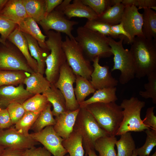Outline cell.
<instances>
[{
    "instance_id": "6da1fadb",
    "label": "cell",
    "mask_w": 156,
    "mask_h": 156,
    "mask_svg": "<svg viewBox=\"0 0 156 156\" xmlns=\"http://www.w3.org/2000/svg\"><path fill=\"white\" fill-rule=\"evenodd\" d=\"M129 50L133 58L135 77L140 79L156 71V41L136 36Z\"/></svg>"
},
{
    "instance_id": "7a4b0ae2",
    "label": "cell",
    "mask_w": 156,
    "mask_h": 156,
    "mask_svg": "<svg viewBox=\"0 0 156 156\" xmlns=\"http://www.w3.org/2000/svg\"><path fill=\"white\" fill-rule=\"evenodd\" d=\"M75 39L90 62L97 57L99 59L109 57L113 55L108 37L84 26L77 28Z\"/></svg>"
},
{
    "instance_id": "3957f363",
    "label": "cell",
    "mask_w": 156,
    "mask_h": 156,
    "mask_svg": "<svg viewBox=\"0 0 156 156\" xmlns=\"http://www.w3.org/2000/svg\"><path fill=\"white\" fill-rule=\"evenodd\" d=\"M85 107L108 135L116 136L123 118V110L120 105L116 102L97 103L88 105Z\"/></svg>"
},
{
    "instance_id": "277c9868",
    "label": "cell",
    "mask_w": 156,
    "mask_h": 156,
    "mask_svg": "<svg viewBox=\"0 0 156 156\" xmlns=\"http://www.w3.org/2000/svg\"><path fill=\"white\" fill-rule=\"evenodd\" d=\"M46 35L47 38L45 43L50 52L45 60L44 73L47 80L51 83H54L58 78L61 66L66 60L62 47L61 33L51 30Z\"/></svg>"
},
{
    "instance_id": "5b68a950",
    "label": "cell",
    "mask_w": 156,
    "mask_h": 156,
    "mask_svg": "<svg viewBox=\"0 0 156 156\" xmlns=\"http://www.w3.org/2000/svg\"><path fill=\"white\" fill-rule=\"evenodd\" d=\"M73 130L78 131L81 136L85 156H88L90 150H94V144L98 139L108 135L85 107L80 108Z\"/></svg>"
},
{
    "instance_id": "8992f818",
    "label": "cell",
    "mask_w": 156,
    "mask_h": 156,
    "mask_svg": "<svg viewBox=\"0 0 156 156\" xmlns=\"http://www.w3.org/2000/svg\"><path fill=\"white\" fill-rule=\"evenodd\" d=\"M108 38L109 44L114 55V65L111 71L119 70L120 82L122 84H126L135 77V68L132 55L130 51L123 47L124 36L121 37L118 41L108 36Z\"/></svg>"
},
{
    "instance_id": "52a82bcc",
    "label": "cell",
    "mask_w": 156,
    "mask_h": 156,
    "mask_svg": "<svg viewBox=\"0 0 156 156\" xmlns=\"http://www.w3.org/2000/svg\"><path fill=\"white\" fill-rule=\"evenodd\" d=\"M145 102L132 97L123 99L120 106L123 110V118L116 135L130 132H142L150 129L143 123L141 118V110Z\"/></svg>"
},
{
    "instance_id": "ba28073f",
    "label": "cell",
    "mask_w": 156,
    "mask_h": 156,
    "mask_svg": "<svg viewBox=\"0 0 156 156\" xmlns=\"http://www.w3.org/2000/svg\"><path fill=\"white\" fill-rule=\"evenodd\" d=\"M62 47L66 62L74 74L90 81L93 68L75 39L66 36L65 40L63 41Z\"/></svg>"
},
{
    "instance_id": "9c48e42d",
    "label": "cell",
    "mask_w": 156,
    "mask_h": 156,
    "mask_svg": "<svg viewBox=\"0 0 156 156\" xmlns=\"http://www.w3.org/2000/svg\"><path fill=\"white\" fill-rule=\"evenodd\" d=\"M21 52L7 40L5 44H0V70L21 71L31 74L34 72L29 67Z\"/></svg>"
},
{
    "instance_id": "30bf717a",
    "label": "cell",
    "mask_w": 156,
    "mask_h": 156,
    "mask_svg": "<svg viewBox=\"0 0 156 156\" xmlns=\"http://www.w3.org/2000/svg\"><path fill=\"white\" fill-rule=\"evenodd\" d=\"M75 79L76 75L66 62L61 66L58 78L53 83L64 96L67 111H75L80 108L73 88Z\"/></svg>"
},
{
    "instance_id": "8fae6325",
    "label": "cell",
    "mask_w": 156,
    "mask_h": 156,
    "mask_svg": "<svg viewBox=\"0 0 156 156\" xmlns=\"http://www.w3.org/2000/svg\"><path fill=\"white\" fill-rule=\"evenodd\" d=\"M78 23V21L68 19L64 14L63 11L57 7L38 23L46 34L49 31L54 30L65 34L70 39H75L72 31L73 27Z\"/></svg>"
},
{
    "instance_id": "7c38bea8",
    "label": "cell",
    "mask_w": 156,
    "mask_h": 156,
    "mask_svg": "<svg viewBox=\"0 0 156 156\" xmlns=\"http://www.w3.org/2000/svg\"><path fill=\"white\" fill-rule=\"evenodd\" d=\"M29 136L42 144L53 156H64L68 153L62 145L64 139L57 133L53 126H47L38 132L29 134Z\"/></svg>"
},
{
    "instance_id": "4fadbf2b",
    "label": "cell",
    "mask_w": 156,
    "mask_h": 156,
    "mask_svg": "<svg viewBox=\"0 0 156 156\" xmlns=\"http://www.w3.org/2000/svg\"><path fill=\"white\" fill-rule=\"evenodd\" d=\"M36 142L29 136L18 132L15 128L0 129V145L5 148L25 150L35 146Z\"/></svg>"
},
{
    "instance_id": "5bb4252c",
    "label": "cell",
    "mask_w": 156,
    "mask_h": 156,
    "mask_svg": "<svg viewBox=\"0 0 156 156\" xmlns=\"http://www.w3.org/2000/svg\"><path fill=\"white\" fill-rule=\"evenodd\" d=\"M138 10L133 5L125 6L120 22L129 35L131 43L135 37L144 36L142 14L139 12Z\"/></svg>"
},
{
    "instance_id": "9a60e30c",
    "label": "cell",
    "mask_w": 156,
    "mask_h": 156,
    "mask_svg": "<svg viewBox=\"0 0 156 156\" xmlns=\"http://www.w3.org/2000/svg\"><path fill=\"white\" fill-rule=\"evenodd\" d=\"M99 59L97 57L92 61L93 70L91 75V83L96 90L116 87L118 81L112 77L109 66L99 64Z\"/></svg>"
},
{
    "instance_id": "2e32d148",
    "label": "cell",
    "mask_w": 156,
    "mask_h": 156,
    "mask_svg": "<svg viewBox=\"0 0 156 156\" xmlns=\"http://www.w3.org/2000/svg\"><path fill=\"white\" fill-rule=\"evenodd\" d=\"M34 95L27 91L22 84L17 87L12 85L0 87V103L3 106L7 107L12 103L23 104Z\"/></svg>"
},
{
    "instance_id": "e0dca14e",
    "label": "cell",
    "mask_w": 156,
    "mask_h": 156,
    "mask_svg": "<svg viewBox=\"0 0 156 156\" xmlns=\"http://www.w3.org/2000/svg\"><path fill=\"white\" fill-rule=\"evenodd\" d=\"M80 108L73 111H66L55 117L53 126L57 133L64 140L68 138L73 132Z\"/></svg>"
},
{
    "instance_id": "ac0fdd59",
    "label": "cell",
    "mask_w": 156,
    "mask_h": 156,
    "mask_svg": "<svg viewBox=\"0 0 156 156\" xmlns=\"http://www.w3.org/2000/svg\"><path fill=\"white\" fill-rule=\"evenodd\" d=\"M7 40L18 49L31 69L34 72H38L37 63L31 55L27 40L18 27L10 34Z\"/></svg>"
},
{
    "instance_id": "d6986e66",
    "label": "cell",
    "mask_w": 156,
    "mask_h": 156,
    "mask_svg": "<svg viewBox=\"0 0 156 156\" xmlns=\"http://www.w3.org/2000/svg\"><path fill=\"white\" fill-rule=\"evenodd\" d=\"M0 16L18 25L28 17L22 0H8L0 12Z\"/></svg>"
},
{
    "instance_id": "ffe728a7",
    "label": "cell",
    "mask_w": 156,
    "mask_h": 156,
    "mask_svg": "<svg viewBox=\"0 0 156 156\" xmlns=\"http://www.w3.org/2000/svg\"><path fill=\"white\" fill-rule=\"evenodd\" d=\"M64 13L70 20L73 17L84 18L88 20H96L98 15L90 7L84 4L81 0H74L65 8Z\"/></svg>"
},
{
    "instance_id": "44dd1931",
    "label": "cell",
    "mask_w": 156,
    "mask_h": 156,
    "mask_svg": "<svg viewBox=\"0 0 156 156\" xmlns=\"http://www.w3.org/2000/svg\"><path fill=\"white\" fill-rule=\"evenodd\" d=\"M23 83L25 85L27 91L34 95L42 94L51 85L43 75L38 72H34L27 76Z\"/></svg>"
},
{
    "instance_id": "7402d4cb",
    "label": "cell",
    "mask_w": 156,
    "mask_h": 156,
    "mask_svg": "<svg viewBox=\"0 0 156 156\" xmlns=\"http://www.w3.org/2000/svg\"><path fill=\"white\" fill-rule=\"evenodd\" d=\"M42 94L44 95L53 106L52 112L53 116L57 117L61 114L67 111L66 100L61 91L51 83V86Z\"/></svg>"
},
{
    "instance_id": "603a6c76",
    "label": "cell",
    "mask_w": 156,
    "mask_h": 156,
    "mask_svg": "<svg viewBox=\"0 0 156 156\" xmlns=\"http://www.w3.org/2000/svg\"><path fill=\"white\" fill-rule=\"evenodd\" d=\"M22 33L27 41L31 55L37 63L38 72L43 75L45 70V60L50 50L42 48L34 38L29 34Z\"/></svg>"
},
{
    "instance_id": "cb8c5ba5",
    "label": "cell",
    "mask_w": 156,
    "mask_h": 156,
    "mask_svg": "<svg viewBox=\"0 0 156 156\" xmlns=\"http://www.w3.org/2000/svg\"><path fill=\"white\" fill-rule=\"evenodd\" d=\"M18 25V28L22 33L29 34L34 38L41 48L49 50L45 43L47 36L43 34L37 23L33 19L28 17Z\"/></svg>"
},
{
    "instance_id": "d4e9b609",
    "label": "cell",
    "mask_w": 156,
    "mask_h": 156,
    "mask_svg": "<svg viewBox=\"0 0 156 156\" xmlns=\"http://www.w3.org/2000/svg\"><path fill=\"white\" fill-rule=\"evenodd\" d=\"M116 87L105 88L96 90L93 95L87 100L79 103V107L83 108L94 103H107L114 102L118 100Z\"/></svg>"
},
{
    "instance_id": "484cf974",
    "label": "cell",
    "mask_w": 156,
    "mask_h": 156,
    "mask_svg": "<svg viewBox=\"0 0 156 156\" xmlns=\"http://www.w3.org/2000/svg\"><path fill=\"white\" fill-rule=\"evenodd\" d=\"M122 0L109 7L103 14L98 16V21L113 25L120 23L125 6L121 3Z\"/></svg>"
},
{
    "instance_id": "4316f807",
    "label": "cell",
    "mask_w": 156,
    "mask_h": 156,
    "mask_svg": "<svg viewBox=\"0 0 156 156\" xmlns=\"http://www.w3.org/2000/svg\"><path fill=\"white\" fill-rule=\"evenodd\" d=\"M82 141L79 133L73 130L68 138L63 140L62 144L69 156H84L85 152Z\"/></svg>"
},
{
    "instance_id": "83f0119b",
    "label": "cell",
    "mask_w": 156,
    "mask_h": 156,
    "mask_svg": "<svg viewBox=\"0 0 156 156\" xmlns=\"http://www.w3.org/2000/svg\"><path fill=\"white\" fill-rule=\"evenodd\" d=\"M142 14V32L144 36L156 41V12L150 8H145Z\"/></svg>"
},
{
    "instance_id": "f1b7e54d",
    "label": "cell",
    "mask_w": 156,
    "mask_h": 156,
    "mask_svg": "<svg viewBox=\"0 0 156 156\" xmlns=\"http://www.w3.org/2000/svg\"><path fill=\"white\" fill-rule=\"evenodd\" d=\"M28 17L33 19L37 23L46 15L45 0H22Z\"/></svg>"
},
{
    "instance_id": "f546056e",
    "label": "cell",
    "mask_w": 156,
    "mask_h": 156,
    "mask_svg": "<svg viewBox=\"0 0 156 156\" xmlns=\"http://www.w3.org/2000/svg\"><path fill=\"white\" fill-rule=\"evenodd\" d=\"M117 140L115 136L107 135L98 139L95 142L94 150L99 153V156H117L115 149Z\"/></svg>"
},
{
    "instance_id": "4dcf8cb0",
    "label": "cell",
    "mask_w": 156,
    "mask_h": 156,
    "mask_svg": "<svg viewBox=\"0 0 156 156\" xmlns=\"http://www.w3.org/2000/svg\"><path fill=\"white\" fill-rule=\"evenodd\" d=\"M75 82L76 86L74 91L79 104L84 101L87 96L94 93L96 91L90 81L81 76L76 75Z\"/></svg>"
},
{
    "instance_id": "1f68e13d",
    "label": "cell",
    "mask_w": 156,
    "mask_h": 156,
    "mask_svg": "<svg viewBox=\"0 0 156 156\" xmlns=\"http://www.w3.org/2000/svg\"><path fill=\"white\" fill-rule=\"evenodd\" d=\"M115 145L118 151L117 156H132L136 149L135 141L130 132L120 135Z\"/></svg>"
},
{
    "instance_id": "d6a6232c",
    "label": "cell",
    "mask_w": 156,
    "mask_h": 156,
    "mask_svg": "<svg viewBox=\"0 0 156 156\" xmlns=\"http://www.w3.org/2000/svg\"><path fill=\"white\" fill-rule=\"evenodd\" d=\"M51 105L50 103L40 112L31 128L34 132H38L47 126H53L55 124L56 120L53 117L51 110Z\"/></svg>"
},
{
    "instance_id": "836d02e7",
    "label": "cell",
    "mask_w": 156,
    "mask_h": 156,
    "mask_svg": "<svg viewBox=\"0 0 156 156\" xmlns=\"http://www.w3.org/2000/svg\"><path fill=\"white\" fill-rule=\"evenodd\" d=\"M46 97L43 94L34 95L26 101L23 104L26 111L39 113L49 104Z\"/></svg>"
},
{
    "instance_id": "e575fe53",
    "label": "cell",
    "mask_w": 156,
    "mask_h": 156,
    "mask_svg": "<svg viewBox=\"0 0 156 156\" xmlns=\"http://www.w3.org/2000/svg\"><path fill=\"white\" fill-rule=\"evenodd\" d=\"M26 77L24 71L0 70V87L22 84Z\"/></svg>"
},
{
    "instance_id": "d590c367",
    "label": "cell",
    "mask_w": 156,
    "mask_h": 156,
    "mask_svg": "<svg viewBox=\"0 0 156 156\" xmlns=\"http://www.w3.org/2000/svg\"><path fill=\"white\" fill-rule=\"evenodd\" d=\"M40 113L26 111L22 117L15 124V128L18 132L25 135L29 136V130Z\"/></svg>"
},
{
    "instance_id": "8d00e7d4",
    "label": "cell",
    "mask_w": 156,
    "mask_h": 156,
    "mask_svg": "<svg viewBox=\"0 0 156 156\" xmlns=\"http://www.w3.org/2000/svg\"><path fill=\"white\" fill-rule=\"evenodd\" d=\"M146 138L144 144L142 147L136 148L138 156H146L150 154L156 146V130L149 129L146 130Z\"/></svg>"
},
{
    "instance_id": "74e56055",
    "label": "cell",
    "mask_w": 156,
    "mask_h": 156,
    "mask_svg": "<svg viewBox=\"0 0 156 156\" xmlns=\"http://www.w3.org/2000/svg\"><path fill=\"white\" fill-rule=\"evenodd\" d=\"M148 83L144 84L145 91H140L139 95L145 99L151 98L154 104H156V71L148 75Z\"/></svg>"
},
{
    "instance_id": "f35d334b",
    "label": "cell",
    "mask_w": 156,
    "mask_h": 156,
    "mask_svg": "<svg viewBox=\"0 0 156 156\" xmlns=\"http://www.w3.org/2000/svg\"><path fill=\"white\" fill-rule=\"evenodd\" d=\"M85 5L89 6L98 15L118 3V0H81Z\"/></svg>"
},
{
    "instance_id": "ab89813d",
    "label": "cell",
    "mask_w": 156,
    "mask_h": 156,
    "mask_svg": "<svg viewBox=\"0 0 156 156\" xmlns=\"http://www.w3.org/2000/svg\"><path fill=\"white\" fill-rule=\"evenodd\" d=\"M111 26L105 23L94 20H88L84 26L101 34L113 38Z\"/></svg>"
},
{
    "instance_id": "60d3db41",
    "label": "cell",
    "mask_w": 156,
    "mask_h": 156,
    "mask_svg": "<svg viewBox=\"0 0 156 156\" xmlns=\"http://www.w3.org/2000/svg\"><path fill=\"white\" fill-rule=\"evenodd\" d=\"M13 124H15L23 116L26 111L23 104L12 103L7 107Z\"/></svg>"
},
{
    "instance_id": "b9f144b4",
    "label": "cell",
    "mask_w": 156,
    "mask_h": 156,
    "mask_svg": "<svg viewBox=\"0 0 156 156\" xmlns=\"http://www.w3.org/2000/svg\"><path fill=\"white\" fill-rule=\"evenodd\" d=\"M18 27L17 24L0 16L1 38L4 42H6L10 34Z\"/></svg>"
},
{
    "instance_id": "7bdbcfd3",
    "label": "cell",
    "mask_w": 156,
    "mask_h": 156,
    "mask_svg": "<svg viewBox=\"0 0 156 156\" xmlns=\"http://www.w3.org/2000/svg\"><path fill=\"white\" fill-rule=\"evenodd\" d=\"M121 3L125 6L133 5L138 9L149 8L156 10V0H122Z\"/></svg>"
},
{
    "instance_id": "ee69618b",
    "label": "cell",
    "mask_w": 156,
    "mask_h": 156,
    "mask_svg": "<svg viewBox=\"0 0 156 156\" xmlns=\"http://www.w3.org/2000/svg\"><path fill=\"white\" fill-rule=\"evenodd\" d=\"M111 29L113 35V39L120 38L123 36L124 37V40L125 39H127V43L131 44V42L130 37L125 29L121 23L116 25H111Z\"/></svg>"
},
{
    "instance_id": "f6af8a7d",
    "label": "cell",
    "mask_w": 156,
    "mask_h": 156,
    "mask_svg": "<svg viewBox=\"0 0 156 156\" xmlns=\"http://www.w3.org/2000/svg\"><path fill=\"white\" fill-rule=\"evenodd\" d=\"M155 107L148 108L144 119L142 120L143 123L148 127L156 130V116L153 112Z\"/></svg>"
},
{
    "instance_id": "bcb514c9",
    "label": "cell",
    "mask_w": 156,
    "mask_h": 156,
    "mask_svg": "<svg viewBox=\"0 0 156 156\" xmlns=\"http://www.w3.org/2000/svg\"><path fill=\"white\" fill-rule=\"evenodd\" d=\"M51 155L44 147L34 146L25 150L23 156H51Z\"/></svg>"
},
{
    "instance_id": "7dc6e473",
    "label": "cell",
    "mask_w": 156,
    "mask_h": 156,
    "mask_svg": "<svg viewBox=\"0 0 156 156\" xmlns=\"http://www.w3.org/2000/svg\"><path fill=\"white\" fill-rule=\"evenodd\" d=\"M13 125L6 108L0 111V129H8Z\"/></svg>"
},
{
    "instance_id": "c3c4849f",
    "label": "cell",
    "mask_w": 156,
    "mask_h": 156,
    "mask_svg": "<svg viewBox=\"0 0 156 156\" xmlns=\"http://www.w3.org/2000/svg\"><path fill=\"white\" fill-rule=\"evenodd\" d=\"M63 1V0H45V16L53 11L57 6L61 4Z\"/></svg>"
},
{
    "instance_id": "681fc988",
    "label": "cell",
    "mask_w": 156,
    "mask_h": 156,
    "mask_svg": "<svg viewBox=\"0 0 156 156\" xmlns=\"http://www.w3.org/2000/svg\"><path fill=\"white\" fill-rule=\"evenodd\" d=\"M25 151L24 150L6 148L2 156H23Z\"/></svg>"
},
{
    "instance_id": "f907efd6",
    "label": "cell",
    "mask_w": 156,
    "mask_h": 156,
    "mask_svg": "<svg viewBox=\"0 0 156 156\" xmlns=\"http://www.w3.org/2000/svg\"><path fill=\"white\" fill-rule=\"evenodd\" d=\"M8 0H0V13L3 9Z\"/></svg>"
},
{
    "instance_id": "816d5d0a",
    "label": "cell",
    "mask_w": 156,
    "mask_h": 156,
    "mask_svg": "<svg viewBox=\"0 0 156 156\" xmlns=\"http://www.w3.org/2000/svg\"><path fill=\"white\" fill-rule=\"evenodd\" d=\"M88 156H99L97 155L95 153L94 151L93 150H90L88 153Z\"/></svg>"
},
{
    "instance_id": "f5cc1de1",
    "label": "cell",
    "mask_w": 156,
    "mask_h": 156,
    "mask_svg": "<svg viewBox=\"0 0 156 156\" xmlns=\"http://www.w3.org/2000/svg\"><path fill=\"white\" fill-rule=\"evenodd\" d=\"M5 148L0 145V156H2L4 153Z\"/></svg>"
},
{
    "instance_id": "db71d44e",
    "label": "cell",
    "mask_w": 156,
    "mask_h": 156,
    "mask_svg": "<svg viewBox=\"0 0 156 156\" xmlns=\"http://www.w3.org/2000/svg\"><path fill=\"white\" fill-rule=\"evenodd\" d=\"M0 43L3 44H5L6 43V42H4L1 38L0 37Z\"/></svg>"
},
{
    "instance_id": "11a10c76",
    "label": "cell",
    "mask_w": 156,
    "mask_h": 156,
    "mask_svg": "<svg viewBox=\"0 0 156 156\" xmlns=\"http://www.w3.org/2000/svg\"><path fill=\"white\" fill-rule=\"evenodd\" d=\"M135 149L134 150L133 155L132 156H138L136 153Z\"/></svg>"
},
{
    "instance_id": "9f6ffc18",
    "label": "cell",
    "mask_w": 156,
    "mask_h": 156,
    "mask_svg": "<svg viewBox=\"0 0 156 156\" xmlns=\"http://www.w3.org/2000/svg\"><path fill=\"white\" fill-rule=\"evenodd\" d=\"M146 156H156V152L155 151L153 155H148Z\"/></svg>"
},
{
    "instance_id": "6f0895ef",
    "label": "cell",
    "mask_w": 156,
    "mask_h": 156,
    "mask_svg": "<svg viewBox=\"0 0 156 156\" xmlns=\"http://www.w3.org/2000/svg\"><path fill=\"white\" fill-rule=\"evenodd\" d=\"M64 156H69V155H66Z\"/></svg>"
},
{
    "instance_id": "680465c9",
    "label": "cell",
    "mask_w": 156,
    "mask_h": 156,
    "mask_svg": "<svg viewBox=\"0 0 156 156\" xmlns=\"http://www.w3.org/2000/svg\"><path fill=\"white\" fill-rule=\"evenodd\" d=\"M0 105H0V111H1L2 109L0 107Z\"/></svg>"
}]
</instances>
